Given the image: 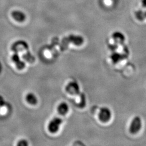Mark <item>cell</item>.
I'll list each match as a JSON object with an SVG mask.
<instances>
[{"label": "cell", "mask_w": 146, "mask_h": 146, "mask_svg": "<svg viewBox=\"0 0 146 146\" xmlns=\"http://www.w3.org/2000/svg\"><path fill=\"white\" fill-rule=\"evenodd\" d=\"M62 120L58 117H55L53 119L50 121V122L48 124V130L50 133H55L57 132L58 131L59 127L62 123Z\"/></svg>", "instance_id": "obj_1"}, {"label": "cell", "mask_w": 146, "mask_h": 146, "mask_svg": "<svg viewBox=\"0 0 146 146\" xmlns=\"http://www.w3.org/2000/svg\"><path fill=\"white\" fill-rule=\"evenodd\" d=\"M111 117V112L110 110L106 108H102L100 109L99 118L101 121L102 122H107L110 119Z\"/></svg>", "instance_id": "obj_2"}, {"label": "cell", "mask_w": 146, "mask_h": 146, "mask_svg": "<svg viewBox=\"0 0 146 146\" xmlns=\"http://www.w3.org/2000/svg\"><path fill=\"white\" fill-rule=\"evenodd\" d=\"M66 90L71 95L80 94V88L78 84L75 82H71L66 87Z\"/></svg>", "instance_id": "obj_3"}, {"label": "cell", "mask_w": 146, "mask_h": 146, "mask_svg": "<svg viewBox=\"0 0 146 146\" xmlns=\"http://www.w3.org/2000/svg\"><path fill=\"white\" fill-rule=\"evenodd\" d=\"M11 16L16 21L19 22H22L25 21L26 19V15L25 13L19 10L13 11L11 13Z\"/></svg>", "instance_id": "obj_4"}, {"label": "cell", "mask_w": 146, "mask_h": 146, "mask_svg": "<svg viewBox=\"0 0 146 146\" xmlns=\"http://www.w3.org/2000/svg\"><path fill=\"white\" fill-rule=\"evenodd\" d=\"M12 59H13V61H14V62H15V63L17 67L19 69H22L25 67V64L20 60L19 55L18 54H14L13 56Z\"/></svg>", "instance_id": "obj_5"}, {"label": "cell", "mask_w": 146, "mask_h": 146, "mask_svg": "<svg viewBox=\"0 0 146 146\" xmlns=\"http://www.w3.org/2000/svg\"><path fill=\"white\" fill-rule=\"evenodd\" d=\"M68 38L70 42H72V43H73L74 44H76L78 46L81 45L84 42L83 38L80 36H76V35H72L69 36Z\"/></svg>", "instance_id": "obj_6"}, {"label": "cell", "mask_w": 146, "mask_h": 146, "mask_svg": "<svg viewBox=\"0 0 146 146\" xmlns=\"http://www.w3.org/2000/svg\"><path fill=\"white\" fill-rule=\"evenodd\" d=\"M69 107L68 104L64 102L61 103L58 106V113L61 115H65L68 113Z\"/></svg>", "instance_id": "obj_7"}, {"label": "cell", "mask_w": 146, "mask_h": 146, "mask_svg": "<svg viewBox=\"0 0 146 146\" xmlns=\"http://www.w3.org/2000/svg\"><path fill=\"white\" fill-rule=\"evenodd\" d=\"M26 99L27 102L31 105H35L37 102V99L36 96L33 93H28L26 95Z\"/></svg>", "instance_id": "obj_8"}, {"label": "cell", "mask_w": 146, "mask_h": 146, "mask_svg": "<svg viewBox=\"0 0 146 146\" xmlns=\"http://www.w3.org/2000/svg\"><path fill=\"white\" fill-rule=\"evenodd\" d=\"M113 37L115 41L118 40V41H120V42H122V41H124V40H125L124 35L121 33L119 32V31H116L114 33H113Z\"/></svg>", "instance_id": "obj_9"}, {"label": "cell", "mask_w": 146, "mask_h": 146, "mask_svg": "<svg viewBox=\"0 0 146 146\" xmlns=\"http://www.w3.org/2000/svg\"><path fill=\"white\" fill-rule=\"evenodd\" d=\"M136 17L140 21H142L146 19L144 11H136L135 13Z\"/></svg>", "instance_id": "obj_10"}, {"label": "cell", "mask_w": 146, "mask_h": 146, "mask_svg": "<svg viewBox=\"0 0 146 146\" xmlns=\"http://www.w3.org/2000/svg\"><path fill=\"white\" fill-rule=\"evenodd\" d=\"M17 145L20 146H27L28 145V142L26 140H21V141L19 142Z\"/></svg>", "instance_id": "obj_11"}, {"label": "cell", "mask_w": 146, "mask_h": 146, "mask_svg": "<svg viewBox=\"0 0 146 146\" xmlns=\"http://www.w3.org/2000/svg\"><path fill=\"white\" fill-rule=\"evenodd\" d=\"M141 5L142 6V7L146 8V0L141 1Z\"/></svg>", "instance_id": "obj_12"}, {"label": "cell", "mask_w": 146, "mask_h": 146, "mask_svg": "<svg viewBox=\"0 0 146 146\" xmlns=\"http://www.w3.org/2000/svg\"><path fill=\"white\" fill-rule=\"evenodd\" d=\"M144 13H145V17H146V11H144Z\"/></svg>", "instance_id": "obj_13"}]
</instances>
